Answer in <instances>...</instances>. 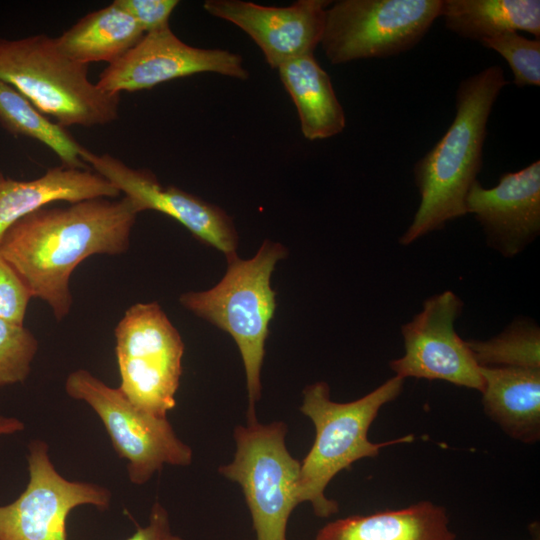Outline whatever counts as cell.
I'll use <instances>...</instances> for the list:
<instances>
[{
  "instance_id": "cell-1",
  "label": "cell",
  "mask_w": 540,
  "mask_h": 540,
  "mask_svg": "<svg viewBox=\"0 0 540 540\" xmlns=\"http://www.w3.org/2000/svg\"><path fill=\"white\" fill-rule=\"evenodd\" d=\"M139 213L126 196L46 206L8 229L0 241V253L32 298L47 303L55 319L62 321L73 302V271L90 256L125 253Z\"/></svg>"
},
{
  "instance_id": "cell-2",
  "label": "cell",
  "mask_w": 540,
  "mask_h": 540,
  "mask_svg": "<svg viewBox=\"0 0 540 540\" xmlns=\"http://www.w3.org/2000/svg\"><path fill=\"white\" fill-rule=\"evenodd\" d=\"M508 84L502 67L493 65L460 82L455 116L438 142L414 165L420 204L399 239L410 245L467 214L466 197L483 165V146L492 107Z\"/></svg>"
},
{
  "instance_id": "cell-3",
  "label": "cell",
  "mask_w": 540,
  "mask_h": 540,
  "mask_svg": "<svg viewBox=\"0 0 540 540\" xmlns=\"http://www.w3.org/2000/svg\"><path fill=\"white\" fill-rule=\"evenodd\" d=\"M405 379L393 376L365 396L351 402L331 400L330 387L324 381L303 390L300 411L315 427L314 443L300 462L299 503L308 502L320 518L338 512V503L325 495L330 481L342 470L363 458H374L390 445L408 443L413 435L386 442L369 440L368 432L380 409L403 391Z\"/></svg>"
},
{
  "instance_id": "cell-4",
  "label": "cell",
  "mask_w": 540,
  "mask_h": 540,
  "mask_svg": "<svg viewBox=\"0 0 540 540\" xmlns=\"http://www.w3.org/2000/svg\"><path fill=\"white\" fill-rule=\"evenodd\" d=\"M287 256L280 243L266 239L251 259L237 255L227 259V270L219 283L206 291L180 295V304L196 316L227 332L235 341L243 361L248 394L247 419L256 417L261 398V369L269 324L276 310V292L271 275Z\"/></svg>"
},
{
  "instance_id": "cell-5",
  "label": "cell",
  "mask_w": 540,
  "mask_h": 540,
  "mask_svg": "<svg viewBox=\"0 0 540 540\" xmlns=\"http://www.w3.org/2000/svg\"><path fill=\"white\" fill-rule=\"evenodd\" d=\"M87 67L64 56L48 35L0 38V80L65 128L107 125L118 118L120 95L99 89Z\"/></svg>"
},
{
  "instance_id": "cell-6",
  "label": "cell",
  "mask_w": 540,
  "mask_h": 540,
  "mask_svg": "<svg viewBox=\"0 0 540 540\" xmlns=\"http://www.w3.org/2000/svg\"><path fill=\"white\" fill-rule=\"evenodd\" d=\"M287 424L247 419L234 429L235 453L218 472L240 485L256 540H286L287 523L298 500L300 462L286 446Z\"/></svg>"
},
{
  "instance_id": "cell-7",
  "label": "cell",
  "mask_w": 540,
  "mask_h": 540,
  "mask_svg": "<svg viewBox=\"0 0 540 540\" xmlns=\"http://www.w3.org/2000/svg\"><path fill=\"white\" fill-rule=\"evenodd\" d=\"M118 389L137 408L159 417L176 405L184 342L157 302L130 306L115 327Z\"/></svg>"
},
{
  "instance_id": "cell-8",
  "label": "cell",
  "mask_w": 540,
  "mask_h": 540,
  "mask_svg": "<svg viewBox=\"0 0 540 540\" xmlns=\"http://www.w3.org/2000/svg\"><path fill=\"white\" fill-rule=\"evenodd\" d=\"M442 0H339L326 9L321 47L332 64L387 58L414 48Z\"/></svg>"
},
{
  "instance_id": "cell-9",
  "label": "cell",
  "mask_w": 540,
  "mask_h": 540,
  "mask_svg": "<svg viewBox=\"0 0 540 540\" xmlns=\"http://www.w3.org/2000/svg\"><path fill=\"white\" fill-rule=\"evenodd\" d=\"M69 397L85 402L99 417L118 457L127 461L130 482L143 485L164 465L188 466L193 451L175 433L167 417L134 406L118 388L85 369L67 376Z\"/></svg>"
},
{
  "instance_id": "cell-10",
  "label": "cell",
  "mask_w": 540,
  "mask_h": 540,
  "mask_svg": "<svg viewBox=\"0 0 540 540\" xmlns=\"http://www.w3.org/2000/svg\"><path fill=\"white\" fill-rule=\"evenodd\" d=\"M48 450L43 440L29 443L28 483L13 502L0 505V540H67V518L74 508L108 509L109 489L66 479L56 470Z\"/></svg>"
},
{
  "instance_id": "cell-11",
  "label": "cell",
  "mask_w": 540,
  "mask_h": 540,
  "mask_svg": "<svg viewBox=\"0 0 540 540\" xmlns=\"http://www.w3.org/2000/svg\"><path fill=\"white\" fill-rule=\"evenodd\" d=\"M462 308V300L450 290L423 302L422 310L401 327L405 353L389 364L396 376L442 380L483 391L480 367L455 330Z\"/></svg>"
},
{
  "instance_id": "cell-12",
  "label": "cell",
  "mask_w": 540,
  "mask_h": 540,
  "mask_svg": "<svg viewBox=\"0 0 540 540\" xmlns=\"http://www.w3.org/2000/svg\"><path fill=\"white\" fill-rule=\"evenodd\" d=\"M202 72L240 80L249 77L239 54L193 47L180 40L168 26L144 34L134 47L103 70L96 85L106 93L120 95Z\"/></svg>"
},
{
  "instance_id": "cell-13",
  "label": "cell",
  "mask_w": 540,
  "mask_h": 540,
  "mask_svg": "<svg viewBox=\"0 0 540 540\" xmlns=\"http://www.w3.org/2000/svg\"><path fill=\"white\" fill-rule=\"evenodd\" d=\"M83 161L128 197L139 212L154 210L172 217L197 240L222 252L237 255L238 233L232 218L219 206L178 187L161 185L148 169H135L110 154L84 148Z\"/></svg>"
},
{
  "instance_id": "cell-14",
  "label": "cell",
  "mask_w": 540,
  "mask_h": 540,
  "mask_svg": "<svg viewBox=\"0 0 540 540\" xmlns=\"http://www.w3.org/2000/svg\"><path fill=\"white\" fill-rule=\"evenodd\" d=\"M330 3L298 0L275 7L242 0H207L203 8L242 29L261 49L268 65L277 69L289 60L313 54L321 43Z\"/></svg>"
},
{
  "instance_id": "cell-15",
  "label": "cell",
  "mask_w": 540,
  "mask_h": 540,
  "mask_svg": "<svg viewBox=\"0 0 540 540\" xmlns=\"http://www.w3.org/2000/svg\"><path fill=\"white\" fill-rule=\"evenodd\" d=\"M466 210L475 216L490 247L505 257L521 253L540 233V161L502 174L492 188L475 181Z\"/></svg>"
},
{
  "instance_id": "cell-16",
  "label": "cell",
  "mask_w": 540,
  "mask_h": 540,
  "mask_svg": "<svg viewBox=\"0 0 540 540\" xmlns=\"http://www.w3.org/2000/svg\"><path fill=\"white\" fill-rule=\"evenodd\" d=\"M120 191L89 169L57 166L31 180L7 178L0 173V241L22 218L55 202L115 199Z\"/></svg>"
},
{
  "instance_id": "cell-17",
  "label": "cell",
  "mask_w": 540,
  "mask_h": 540,
  "mask_svg": "<svg viewBox=\"0 0 540 540\" xmlns=\"http://www.w3.org/2000/svg\"><path fill=\"white\" fill-rule=\"evenodd\" d=\"M480 373L486 415L512 439L526 444L539 441L540 369L480 367Z\"/></svg>"
},
{
  "instance_id": "cell-18",
  "label": "cell",
  "mask_w": 540,
  "mask_h": 540,
  "mask_svg": "<svg viewBox=\"0 0 540 540\" xmlns=\"http://www.w3.org/2000/svg\"><path fill=\"white\" fill-rule=\"evenodd\" d=\"M446 509L420 501L398 510L328 522L314 540H455Z\"/></svg>"
},
{
  "instance_id": "cell-19",
  "label": "cell",
  "mask_w": 540,
  "mask_h": 540,
  "mask_svg": "<svg viewBox=\"0 0 540 540\" xmlns=\"http://www.w3.org/2000/svg\"><path fill=\"white\" fill-rule=\"evenodd\" d=\"M281 82L296 106L303 136L321 140L341 133L345 112L331 79L313 54L300 56L277 68Z\"/></svg>"
},
{
  "instance_id": "cell-20",
  "label": "cell",
  "mask_w": 540,
  "mask_h": 540,
  "mask_svg": "<svg viewBox=\"0 0 540 540\" xmlns=\"http://www.w3.org/2000/svg\"><path fill=\"white\" fill-rule=\"evenodd\" d=\"M143 30L114 1L85 15L55 38L59 51L78 64L118 60L144 36Z\"/></svg>"
},
{
  "instance_id": "cell-21",
  "label": "cell",
  "mask_w": 540,
  "mask_h": 540,
  "mask_svg": "<svg viewBox=\"0 0 540 540\" xmlns=\"http://www.w3.org/2000/svg\"><path fill=\"white\" fill-rule=\"evenodd\" d=\"M440 17L454 34L478 42L509 31L540 38L538 0H442Z\"/></svg>"
},
{
  "instance_id": "cell-22",
  "label": "cell",
  "mask_w": 540,
  "mask_h": 540,
  "mask_svg": "<svg viewBox=\"0 0 540 540\" xmlns=\"http://www.w3.org/2000/svg\"><path fill=\"white\" fill-rule=\"evenodd\" d=\"M0 125L10 134L34 139L47 146L62 166L89 169L81 146L65 127L51 121L23 94L0 80Z\"/></svg>"
},
{
  "instance_id": "cell-23",
  "label": "cell",
  "mask_w": 540,
  "mask_h": 540,
  "mask_svg": "<svg viewBox=\"0 0 540 540\" xmlns=\"http://www.w3.org/2000/svg\"><path fill=\"white\" fill-rule=\"evenodd\" d=\"M480 367L540 369V329L533 321L519 318L488 340H465Z\"/></svg>"
},
{
  "instance_id": "cell-24",
  "label": "cell",
  "mask_w": 540,
  "mask_h": 540,
  "mask_svg": "<svg viewBox=\"0 0 540 540\" xmlns=\"http://www.w3.org/2000/svg\"><path fill=\"white\" fill-rule=\"evenodd\" d=\"M37 351L38 341L29 329L0 318V387L23 383Z\"/></svg>"
},
{
  "instance_id": "cell-25",
  "label": "cell",
  "mask_w": 540,
  "mask_h": 540,
  "mask_svg": "<svg viewBox=\"0 0 540 540\" xmlns=\"http://www.w3.org/2000/svg\"><path fill=\"white\" fill-rule=\"evenodd\" d=\"M499 53L509 64L517 87L540 85V40L518 32H504L480 42Z\"/></svg>"
},
{
  "instance_id": "cell-26",
  "label": "cell",
  "mask_w": 540,
  "mask_h": 540,
  "mask_svg": "<svg viewBox=\"0 0 540 540\" xmlns=\"http://www.w3.org/2000/svg\"><path fill=\"white\" fill-rule=\"evenodd\" d=\"M31 298L23 280L0 253V318L23 325Z\"/></svg>"
},
{
  "instance_id": "cell-27",
  "label": "cell",
  "mask_w": 540,
  "mask_h": 540,
  "mask_svg": "<svg viewBox=\"0 0 540 540\" xmlns=\"http://www.w3.org/2000/svg\"><path fill=\"white\" fill-rule=\"evenodd\" d=\"M131 15L143 32L149 33L169 26V18L178 6L177 0H115Z\"/></svg>"
},
{
  "instance_id": "cell-28",
  "label": "cell",
  "mask_w": 540,
  "mask_h": 540,
  "mask_svg": "<svg viewBox=\"0 0 540 540\" xmlns=\"http://www.w3.org/2000/svg\"><path fill=\"white\" fill-rule=\"evenodd\" d=\"M126 540H184L172 533L169 514L165 507L156 501L150 511L149 521L145 526L138 527Z\"/></svg>"
},
{
  "instance_id": "cell-29",
  "label": "cell",
  "mask_w": 540,
  "mask_h": 540,
  "mask_svg": "<svg viewBox=\"0 0 540 540\" xmlns=\"http://www.w3.org/2000/svg\"><path fill=\"white\" fill-rule=\"evenodd\" d=\"M24 430V423L16 417L0 415V436L11 435Z\"/></svg>"
}]
</instances>
